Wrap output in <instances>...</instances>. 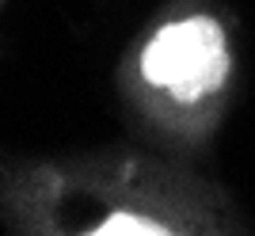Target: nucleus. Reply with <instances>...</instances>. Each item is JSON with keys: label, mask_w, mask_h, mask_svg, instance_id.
<instances>
[{"label": "nucleus", "mask_w": 255, "mask_h": 236, "mask_svg": "<svg viewBox=\"0 0 255 236\" xmlns=\"http://www.w3.org/2000/svg\"><path fill=\"white\" fill-rule=\"evenodd\" d=\"M141 73L156 88H168L179 103H198L202 96L225 84V73H229L225 31L206 15L168 23L145 46Z\"/></svg>", "instance_id": "obj_1"}, {"label": "nucleus", "mask_w": 255, "mask_h": 236, "mask_svg": "<svg viewBox=\"0 0 255 236\" xmlns=\"http://www.w3.org/2000/svg\"><path fill=\"white\" fill-rule=\"evenodd\" d=\"M84 236H175V233L149 221V217H141V214H111L103 225H96Z\"/></svg>", "instance_id": "obj_2"}]
</instances>
